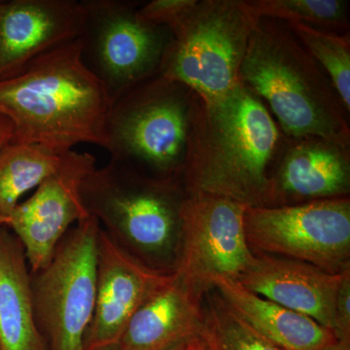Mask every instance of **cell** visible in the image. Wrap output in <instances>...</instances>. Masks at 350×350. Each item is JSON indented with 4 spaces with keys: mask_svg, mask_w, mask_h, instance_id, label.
<instances>
[{
    "mask_svg": "<svg viewBox=\"0 0 350 350\" xmlns=\"http://www.w3.org/2000/svg\"><path fill=\"white\" fill-rule=\"evenodd\" d=\"M69 152L12 140L0 149V218L6 225L21 197L61 169Z\"/></svg>",
    "mask_w": 350,
    "mask_h": 350,
    "instance_id": "d6986e66",
    "label": "cell"
},
{
    "mask_svg": "<svg viewBox=\"0 0 350 350\" xmlns=\"http://www.w3.org/2000/svg\"><path fill=\"white\" fill-rule=\"evenodd\" d=\"M202 350H206V347H204V349H202Z\"/></svg>",
    "mask_w": 350,
    "mask_h": 350,
    "instance_id": "f1b7e54d",
    "label": "cell"
},
{
    "mask_svg": "<svg viewBox=\"0 0 350 350\" xmlns=\"http://www.w3.org/2000/svg\"><path fill=\"white\" fill-rule=\"evenodd\" d=\"M195 0H153L137 7V19L145 24L169 27L194 4Z\"/></svg>",
    "mask_w": 350,
    "mask_h": 350,
    "instance_id": "603a6c76",
    "label": "cell"
},
{
    "mask_svg": "<svg viewBox=\"0 0 350 350\" xmlns=\"http://www.w3.org/2000/svg\"><path fill=\"white\" fill-rule=\"evenodd\" d=\"M5 225H6L5 221L2 220V219L0 218V227H1V226H5Z\"/></svg>",
    "mask_w": 350,
    "mask_h": 350,
    "instance_id": "83f0119b",
    "label": "cell"
},
{
    "mask_svg": "<svg viewBox=\"0 0 350 350\" xmlns=\"http://www.w3.org/2000/svg\"><path fill=\"white\" fill-rule=\"evenodd\" d=\"M172 276L145 264L100 227L96 306L84 350L114 349L131 317Z\"/></svg>",
    "mask_w": 350,
    "mask_h": 350,
    "instance_id": "7c38bea8",
    "label": "cell"
},
{
    "mask_svg": "<svg viewBox=\"0 0 350 350\" xmlns=\"http://www.w3.org/2000/svg\"><path fill=\"white\" fill-rule=\"evenodd\" d=\"M239 80L269 105L292 140L317 137L349 147V113L330 78L286 23L259 20L244 55Z\"/></svg>",
    "mask_w": 350,
    "mask_h": 350,
    "instance_id": "3957f363",
    "label": "cell"
},
{
    "mask_svg": "<svg viewBox=\"0 0 350 350\" xmlns=\"http://www.w3.org/2000/svg\"><path fill=\"white\" fill-rule=\"evenodd\" d=\"M84 7L76 0H13L0 3V78L81 34Z\"/></svg>",
    "mask_w": 350,
    "mask_h": 350,
    "instance_id": "4fadbf2b",
    "label": "cell"
},
{
    "mask_svg": "<svg viewBox=\"0 0 350 350\" xmlns=\"http://www.w3.org/2000/svg\"><path fill=\"white\" fill-rule=\"evenodd\" d=\"M349 160V147L317 137L292 140L271 175L269 206L347 197Z\"/></svg>",
    "mask_w": 350,
    "mask_h": 350,
    "instance_id": "9a60e30c",
    "label": "cell"
},
{
    "mask_svg": "<svg viewBox=\"0 0 350 350\" xmlns=\"http://www.w3.org/2000/svg\"><path fill=\"white\" fill-rule=\"evenodd\" d=\"M13 138V126L9 120L0 115V149Z\"/></svg>",
    "mask_w": 350,
    "mask_h": 350,
    "instance_id": "d4e9b609",
    "label": "cell"
},
{
    "mask_svg": "<svg viewBox=\"0 0 350 350\" xmlns=\"http://www.w3.org/2000/svg\"><path fill=\"white\" fill-rule=\"evenodd\" d=\"M0 350H2V349H1V347H0Z\"/></svg>",
    "mask_w": 350,
    "mask_h": 350,
    "instance_id": "f546056e",
    "label": "cell"
},
{
    "mask_svg": "<svg viewBox=\"0 0 350 350\" xmlns=\"http://www.w3.org/2000/svg\"><path fill=\"white\" fill-rule=\"evenodd\" d=\"M310 56L330 78L345 109L350 112V38L299 22H285Z\"/></svg>",
    "mask_w": 350,
    "mask_h": 350,
    "instance_id": "44dd1931",
    "label": "cell"
},
{
    "mask_svg": "<svg viewBox=\"0 0 350 350\" xmlns=\"http://www.w3.org/2000/svg\"><path fill=\"white\" fill-rule=\"evenodd\" d=\"M213 288L241 319L282 350H320L337 340L314 320L253 293L238 280L215 278Z\"/></svg>",
    "mask_w": 350,
    "mask_h": 350,
    "instance_id": "ac0fdd59",
    "label": "cell"
},
{
    "mask_svg": "<svg viewBox=\"0 0 350 350\" xmlns=\"http://www.w3.org/2000/svg\"><path fill=\"white\" fill-rule=\"evenodd\" d=\"M204 349V342L200 338H194V340H189L185 344L179 345L176 349L172 350H202Z\"/></svg>",
    "mask_w": 350,
    "mask_h": 350,
    "instance_id": "484cf974",
    "label": "cell"
},
{
    "mask_svg": "<svg viewBox=\"0 0 350 350\" xmlns=\"http://www.w3.org/2000/svg\"><path fill=\"white\" fill-rule=\"evenodd\" d=\"M320 350H350V342L337 340L333 344L328 345Z\"/></svg>",
    "mask_w": 350,
    "mask_h": 350,
    "instance_id": "4316f807",
    "label": "cell"
},
{
    "mask_svg": "<svg viewBox=\"0 0 350 350\" xmlns=\"http://www.w3.org/2000/svg\"><path fill=\"white\" fill-rule=\"evenodd\" d=\"M244 232L255 254L299 260L331 273L350 269V200L248 206Z\"/></svg>",
    "mask_w": 350,
    "mask_h": 350,
    "instance_id": "ba28073f",
    "label": "cell"
},
{
    "mask_svg": "<svg viewBox=\"0 0 350 350\" xmlns=\"http://www.w3.org/2000/svg\"><path fill=\"white\" fill-rule=\"evenodd\" d=\"M82 59L111 100L159 71L169 42L167 27L137 19V5L123 0H83Z\"/></svg>",
    "mask_w": 350,
    "mask_h": 350,
    "instance_id": "9c48e42d",
    "label": "cell"
},
{
    "mask_svg": "<svg viewBox=\"0 0 350 350\" xmlns=\"http://www.w3.org/2000/svg\"><path fill=\"white\" fill-rule=\"evenodd\" d=\"M100 230L92 214L77 223L50 262L31 275L36 323L50 350H84L96 306Z\"/></svg>",
    "mask_w": 350,
    "mask_h": 350,
    "instance_id": "8992f818",
    "label": "cell"
},
{
    "mask_svg": "<svg viewBox=\"0 0 350 350\" xmlns=\"http://www.w3.org/2000/svg\"><path fill=\"white\" fill-rule=\"evenodd\" d=\"M206 292L174 271L131 317L111 350H172L200 338Z\"/></svg>",
    "mask_w": 350,
    "mask_h": 350,
    "instance_id": "2e32d148",
    "label": "cell"
},
{
    "mask_svg": "<svg viewBox=\"0 0 350 350\" xmlns=\"http://www.w3.org/2000/svg\"><path fill=\"white\" fill-rule=\"evenodd\" d=\"M280 139L273 115L241 83L215 100L195 94L181 174L187 196L269 206V167L280 152Z\"/></svg>",
    "mask_w": 350,
    "mask_h": 350,
    "instance_id": "6da1fadb",
    "label": "cell"
},
{
    "mask_svg": "<svg viewBox=\"0 0 350 350\" xmlns=\"http://www.w3.org/2000/svg\"><path fill=\"white\" fill-rule=\"evenodd\" d=\"M259 20L244 0H195L167 27L158 72L204 100L222 98L241 84L239 70Z\"/></svg>",
    "mask_w": 350,
    "mask_h": 350,
    "instance_id": "5b68a950",
    "label": "cell"
},
{
    "mask_svg": "<svg viewBox=\"0 0 350 350\" xmlns=\"http://www.w3.org/2000/svg\"><path fill=\"white\" fill-rule=\"evenodd\" d=\"M246 207L213 196L183 198L174 273L204 291L215 278L238 280L255 257L244 232Z\"/></svg>",
    "mask_w": 350,
    "mask_h": 350,
    "instance_id": "30bf717a",
    "label": "cell"
},
{
    "mask_svg": "<svg viewBox=\"0 0 350 350\" xmlns=\"http://www.w3.org/2000/svg\"><path fill=\"white\" fill-rule=\"evenodd\" d=\"M259 19L269 18L337 32L349 29V4L342 0H248Z\"/></svg>",
    "mask_w": 350,
    "mask_h": 350,
    "instance_id": "7402d4cb",
    "label": "cell"
},
{
    "mask_svg": "<svg viewBox=\"0 0 350 350\" xmlns=\"http://www.w3.org/2000/svg\"><path fill=\"white\" fill-rule=\"evenodd\" d=\"M94 169V156L71 150L63 167L9 216L6 226L24 246L31 273H38L50 262L71 226L91 215L83 202L81 189L87 175Z\"/></svg>",
    "mask_w": 350,
    "mask_h": 350,
    "instance_id": "8fae6325",
    "label": "cell"
},
{
    "mask_svg": "<svg viewBox=\"0 0 350 350\" xmlns=\"http://www.w3.org/2000/svg\"><path fill=\"white\" fill-rule=\"evenodd\" d=\"M172 183L154 180L110 161L90 172L82 184L83 202L115 239L145 252L167 250L178 237L179 206Z\"/></svg>",
    "mask_w": 350,
    "mask_h": 350,
    "instance_id": "52a82bcc",
    "label": "cell"
},
{
    "mask_svg": "<svg viewBox=\"0 0 350 350\" xmlns=\"http://www.w3.org/2000/svg\"><path fill=\"white\" fill-rule=\"evenodd\" d=\"M335 335L338 340L350 342V271H347L340 284L336 300Z\"/></svg>",
    "mask_w": 350,
    "mask_h": 350,
    "instance_id": "cb8c5ba5",
    "label": "cell"
},
{
    "mask_svg": "<svg viewBox=\"0 0 350 350\" xmlns=\"http://www.w3.org/2000/svg\"><path fill=\"white\" fill-rule=\"evenodd\" d=\"M349 271L331 273L299 260L255 254L238 282L253 293L306 315L334 334L336 300Z\"/></svg>",
    "mask_w": 350,
    "mask_h": 350,
    "instance_id": "5bb4252c",
    "label": "cell"
},
{
    "mask_svg": "<svg viewBox=\"0 0 350 350\" xmlns=\"http://www.w3.org/2000/svg\"><path fill=\"white\" fill-rule=\"evenodd\" d=\"M194 92L160 73L113 98L103 148L112 162L172 183L187 153Z\"/></svg>",
    "mask_w": 350,
    "mask_h": 350,
    "instance_id": "277c9868",
    "label": "cell"
},
{
    "mask_svg": "<svg viewBox=\"0 0 350 350\" xmlns=\"http://www.w3.org/2000/svg\"><path fill=\"white\" fill-rule=\"evenodd\" d=\"M200 338L206 350H282L241 319L214 288L202 299Z\"/></svg>",
    "mask_w": 350,
    "mask_h": 350,
    "instance_id": "ffe728a7",
    "label": "cell"
},
{
    "mask_svg": "<svg viewBox=\"0 0 350 350\" xmlns=\"http://www.w3.org/2000/svg\"><path fill=\"white\" fill-rule=\"evenodd\" d=\"M0 347L47 350L34 315L24 246L6 225L0 227Z\"/></svg>",
    "mask_w": 350,
    "mask_h": 350,
    "instance_id": "e0dca14e",
    "label": "cell"
},
{
    "mask_svg": "<svg viewBox=\"0 0 350 350\" xmlns=\"http://www.w3.org/2000/svg\"><path fill=\"white\" fill-rule=\"evenodd\" d=\"M112 100L82 59L80 38L34 57L0 78V115L12 142L68 152L80 144L105 146Z\"/></svg>",
    "mask_w": 350,
    "mask_h": 350,
    "instance_id": "7a4b0ae2",
    "label": "cell"
},
{
    "mask_svg": "<svg viewBox=\"0 0 350 350\" xmlns=\"http://www.w3.org/2000/svg\"><path fill=\"white\" fill-rule=\"evenodd\" d=\"M0 3H1V1H0Z\"/></svg>",
    "mask_w": 350,
    "mask_h": 350,
    "instance_id": "4dcf8cb0",
    "label": "cell"
}]
</instances>
